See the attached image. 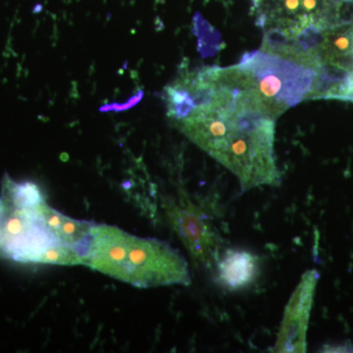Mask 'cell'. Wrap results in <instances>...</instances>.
Segmentation results:
<instances>
[{
    "label": "cell",
    "mask_w": 353,
    "mask_h": 353,
    "mask_svg": "<svg viewBox=\"0 0 353 353\" xmlns=\"http://www.w3.org/2000/svg\"><path fill=\"white\" fill-rule=\"evenodd\" d=\"M233 67L203 68L185 83L190 112L175 123L197 146L233 172L241 192L276 187L275 118Z\"/></svg>",
    "instance_id": "cell-1"
},
{
    "label": "cell",
    "mask_w": 353,
    "mask_h": 353,
    "mask_svg": "<svg viewBox=\"0 0 353 353\" xmlns=\"http://www.w3.org/2000/svg\"><path fill=\"white\" fill-rule=\"evenodd\" d=\"M83 265L137 288L190 284L187 261L165 241L94 225Z\"/></svg>",
    "instance_id": "cell-2"
},
{
    "label": "cell",
    "mask_w": 353,
    "mask_h": 353,
    "mask_svg": "<svg viewBox=\"0 0 353 353\" xmlns=\"http://www.w3.org/2000/svg\"><path fill=\"white\" fill-rule=\"evenodd\" d=\"M43 196L36 183L2 179L0 194V259L43 264L53 245L61 243L38 212Z\"/></svg>",
    "instance_id": "cell-3"
},
{
    "label": "cell",
    "mask_w": 353,
    "mask_h": 353,
    "mask_svg": "<svg viewBox=\"0 0 353 353\" xmlns=\"http://www.w3.org/2000/svg\"><path fill=\"white\" fill-rule=\"evenodd\" d=\"M239 65L275 119L290 106L313 97L319 79V69L304 66L281 55L248 53Z\"/></svg>",
    "instance_id": "cell-4"
},
{
    "label": "cell",
    "mask_w": 353,
    "mask_h": 353,
    "mask_svg": "<svg viewBox=\"0 0 353 353\" xmlns=\"http://www.w3.org/2000/svg\"><path fill=\"white\" fill-rule=\"evenodd\" d=\"M165 211L194 261L206 268L216 266L220 257V240L201 209L185 199L180 203L167 201Z\"/></svg>",
    "instance_id": "cell-5"
},
{
    "label": "cell",
    "mask_w": 353,
    "mask_h": 353,
    "mask_svg": "<svg viewBox=\"0 0 353 353\" xmlns=\"http://www.w3.org/2000/svg\"><path fill=\"white\" fill-rule=\"evenodd\" d=\"M319 273L316 270L305 272L290 296L285 307L282 325L279 331L274 352L283 353L305 352L306 333L309 316Z\"/></svg>",
    "instance_id": "cell-6"
},
{
    "label": "cell",
    "mask_w": 353,
    "mask_h": 353,
    "mask_svg": "<svg viewBox=\"0 0 353 353\" xmlns=\"http://www.w3.org/2000/svg\"><path fill=\"white\" fill-rule=\"evenodd\" d=\"M37 208L48 231L60 243L76 248L83 256L94 224L63 215L48 205L44 199L39 201Z\"/></svg>",
    "instance_id": "cell-7"
},
{
    "label": "cell",
    "mask_w": 353,
    "mask_h": 353,
    "mask_svg": "<svg viewBox=\"0 0 353 353\" xmlns=\"http://www.w3.org/2000/svg\"><path fill=\"white\" fill-rule=\"evenodd\" d=\"M220 284L231 290L243 289L252 284L259 273V259L252 253L229 250L220 255L217 264Z\"/></svg>",
    "instance_id": "cell-8"
}]
</instances>
